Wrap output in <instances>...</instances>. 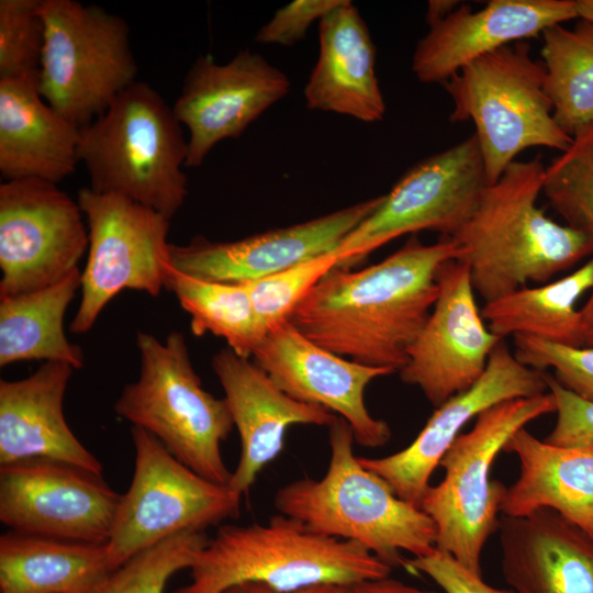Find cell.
<instances>
[{
	"label": "cell",
	"mask_w": 593,
	"mask_h": 593,
	"mask_svg": "<svg viewBox=\"0 0 593 593\" xmlns=\"http://www.w3.org/2000/svg\"><path fill=\"white\" fill-rule=\"evenodd\" d=\"M461 257L449 237L425 245L414 235L374 265L331 269L289 322L336 355L399 372L436 302L440 266Z\"/></svg>",
	"instance_id": "1"
},
{
	"label": "cell",
	"mask_w": 593,
	"mask_h": 593,
	"mask_svg": "<svg viewBox=\"0 0 593 593\" xmlns=\"http://www.w3.org/2000/svg\"><path fill=\"white\" fill-rule=\"evenodd\" d=\"M546 167L538 158L515 160L482 191L468 220L449 238L469 266L484 303L529 282L547 283L593 254L582 231L548 217L537 205Z\"/></svg>",
	"instance_id": "2"
},
{
	"label": "cell",
	"mask_w": 593,
	"mask_h": 593,
	"mask_svg": "<svg viewBox=\"0 0 593 593\" xmlns=\"http://www.w3.org/2000/svg\"><path fill=\"white\" fill-rule=\"evenodd\" d=\"M328 441L324 475L279 488L273 499L277 511L315 533L362 546L392 569L404 567L402 552L413 557L432 552L436 528L430 517L359 462L353 430L339 416L328 426Z\"/></svg>",
	"instance_id": "3"
},
{
	"label": "cell",
	"mask_w": 593,
	"mask_h": 593,
	"mask_svg": "<svg viewBox=\"0 0 593 593\" xmlns=\"http://www.w3.org/2000/svg\"><path fill=\"white\" fill-rule=\"evenodd\" d=\"M172 593H222L242 583L278 591L349 586L390 575L392 568L362 546L315 533L283 514L265 524L222 525Z\"/></svg>",
	"instance_id": "4"
},
{
	"label": "cell",
	"mask_w": 593,
	"mask_h": 593,
	"mask_svg": "<svg viewBox=\"0 0 593 593\" xmlns=\"http://www.w3.org/2000/svg\"><path fill=\"white\" fill-rule=\"evenodd\" d=\"M79 160L90 189L150 208L171 220L188 195V139L172 107L135 81L80 128Z\"/></svg>",
	"instance_id": "5"
},
{
	"label": "cell",
	"mask_w": 593,
	"mask_h": 593,
	"mask_svg": "<svg viewBox=\"0 0 593 593\" xmlns=\"http://www.w3.org/2000/svg\"><path fill=\"white\" fill-rule=\"evenodd\" d=\"M141 372L114 403L115 413L156 437L180 462L199 475L228 484L221 444L234 427L224 399L203 389L184 336L171 332L163 343L138 332Z\"/></svg>",
	"instance_id": "6"
},
{
	"label": "cell",
	"mask_w": 593,
	"mask_h": 593,
	"mask_svg": "<svg viewBox=\"0 0 593 593\" xmlns=\"http://www.w3.org/2000/svg\"><path fill=\"white\" fill-rule=\"evenodd\" d=\"M556 409L549 391L507 400L479 414L473 427L455 439L439 463L444 478L421 504L435 525L438 550L482 575L483 548L499 529L506 490L491 477L494 460L513 434Z\"/></svg>",
	"instance_id": "7"
},
{
	"label": "cell",
	"mask_w": 593,
	"mask_h": 593,
	"mask_svg": "<svg viewBox=\"0 0 593 593\" xmlns=\"http://www.w3.org/2000/svg\"><path fill=\"white\" fill-rule=\"evenodd\" d=\"M545 79L544 63L522 41L473 60L443 85L454 105L449 120L475 126L489 183L526 148L570 147L573 138L553 119Z\"/></svg>",
	"instance_id": "8"
},
{
	"label": "cell",
	"mask_w": 593,
	"mask_h": 593,
	"mask_svg": "<svg viewBox=\"0 0 593 593\" xmlns=\"http://www.w3.org/2000/svg\"><path fill=\"white\" fill-rule=\"evenodd\" d=\"M42 15L45 42L37 90L81 128L137 81L128 25L101 7L76 0H42Z\"/></svg>",
	"instance_id": "9"
},
{
	"label": "cell",
	"mask_w": 593,
	"mask_h": 593,
	"mask_svg": "<svg viewBox=\"0 0 593 593\" xmlns=\"http://www.w3.org/2000/svg\"><path fill=\"white\" fill-rule=\"evenodd\" d=\"M131 435L133 478L121 494L107 541L112 572L171 536L205 532L237 517L243 496L192 471L145 429L133 426Z\"/></svg>",
	"instance_id": "10"
},
{
	"label": "cell",
	"mask_w": 593,
	"mask_h": 593,
	"mask_svg": "<svg viewBox=\"0 0 593 593\" xmlns=\"http://www.w3.org/2000/svg\"><path fill=\"white\" fill-rule=\"evenodd\" d=\"M489 184L477 137L469 136L409 169L381 203L339 243L336 267L350 268L389 242L419 231L451 237Z\"/></svg>",
	"instance_id": "11"
},
{
	"label": "cell",
	"mask_w": 593,
	"mask_h": 593,
	"mask_svg": "<svg viewBox=\"0 0 593 593\" xmlns=\"http://www.w3.org/2000/svg\"><path fill=\"white\" fill-rule=\"evenodd\" d=\"M77 201L89 231L81 271V299L69 329L87 333L122 290L157 296L170 266V220L157 211L112 194L81 188Z\"/></svg>",
	"instance_id": "12"
},
{
	"label": "cell",
	"mask_w": 593,
	"mask_h": 593,
	"mask_svg": "<svg viewBox=\"0 0 593 593\" xmlns=\"http://www.w3.org/2000/svg\"><path fill=\"white\" fill-rule=\"evenodd\" d=\"M78 201L43 179L0 184V298L49 287L74 270L89 247Z\"/></svg>",
	"instance_id": "13"
},
{
	"label": "cell",
	"mask_w": 593,
	"mask_h": 593,
	"mask_svg": "<svg viewBox=\"0 0 593 593\" xmlns=\"http://www.w3.org/2000/svg\"><path fill=\"white\" fill-rule=\"evenodd\" d=\"M121 494L102 475L49 460L0 466V521L11 530L105 544Z\"/></svg>",
	"instance_id": "14"
},
{
	"label": "cell",
	"mask_w": 593,
	"mask_h": 593,
	"mask_svg": "<svg viewBox=\"0 0 593 593\" xmlns=\"http://www.w3.org/2000/svg\"><path fill=\"white\" fill-rule=\"evenodd\" d=\"M437 284L433 310L399 371L400 379L417 387L435 407L469 389L502 340L484 324L466 262H444Z\"/></svg>",
	"instance_id": "15"
},
{
	"label": "cell",
	"mask_w": 593,
	"mask_h": 593,
	"mask_svg": "<svg viewBox=\"0 0 593 593\" xmlns=\"http://www.w3.org/2000/svg\"><path fill=\"white\" fill-rule=\"evenodd\" d=\"M546 392L544 371L519 362L502 339L492 350L481 377L436 407L409 446L388 456L358 457V460L384 480L396 496L421 507L433 472L471 419L504 401Z\"/></svg>",
	"instance_id": "16"
},
{
	"label": "cell",
	"mask_w": 593,
	"mask_h": 593,
	"mask_svg": "<svg viewBox=\"0 0 593 593\" xmlns=\"http://www.w3.org/2000/svg\"><path fill=\"white\" fill-rule=\"evenodd\" d=\"M290 87L282 70L249 49L239 51L226 64L211 55L199 56L172 105L189 132L186 167H199L216 144L240 136Z\"/></svg>",
	"instance_id": "17"
},
{
	"label": "cell",
	"mask_w": 593,
	"mask_h": 593,
	"mask_svg": "<svg viewBox=\"0 0 593 593\" xmlns=\"http://www.w3.org/2000/svg\"><path fill=\"white\" fill-rule=\"evenodd\" d=\"M253 360L291 398L345 419L361 447L380 448L391 439L388 423L369 413L365 391L372 380L393 374L394 369L336 355L310 340L289 321L268 332Z\"/></svg>",
	"instance_id": "18"
},
{
	"label": "cell",
	"mask_w": 593,
	"mask_h": 593,
	"mask_svg": "<svg viewBox=\"0 0 593 593\" xmlns=\"http://www.w3.org/2000/svg\"><path fill=\"white\" fill-rule=\"evenodd\" d=\"M383 195L363 200L309 221L232 242L195 236L170 244V265L186 275L217 282L255 281L334 251Z\"/></svg>",
	"instance_id": "19"
},
{
	"label": "cell",
	"mask_w": 593,
	"mask_h": 593,
	"mask_svg": "<svg viewBox=\"0 0 593 593\" xmlns=\"http://www.w3.org/2000/svg\"><path fill=\"white\" fill-rule=\"evenodd\" d=\"M212 369L239 435V460L227 485L240 495L248 493L257 475L281 454L289 427H328L338 417L291 398L254 360L230 347L212 357Z\"/></svg>",
	"instance_id": "20"
},
{
	"label": "cell",
	"mask_w": 593,
	"mask_h": 593,
	"mask_svg": "<svg viewBox=\"0 0 593 593\" xmlns=\"http://www.w3.org/2000/svg\"><path fill=\"white\" fill-rule=\"evenodd\" d=\"M572 19L575 0H492L479 11L459 4L418 41L412 70L421 82L444 85L473 60Z\"/></svg>",
	"instance_id": "21"
},
{
	"label": "cell",
	"mask_w": 593,
	"mask_h": 593,
	"mask_svg": "<svg viewBox=\"0 0 593 593\" xmlns=\"http://www.w3.org/2000/svg\"><path fill=\"white\" fill-rule=\"evenodd\" d=\"M501 569L515 593H593V539L550 508L501 515Z\"/></svg>",
	"instance_id": "22"
},
{
	"label": "cell",
	"mask_w": 593,
	"mask_h": 593,
	"mask_svg": "<svg viewBox=\"0 0 593 593\" xmlns=\"http://www.w3.org/2000/svg\"><path fill=\"white\" fill-rule=\"evenodd\" d=\"M74 368L45 361L21 380L0 381V466L49 459L102 475L103 467L68 426L63 402Z\"/></svg>",
	"instance_id": "23"
},
{
	"label": "cell",
	"mask_w": 593,
	"mask_h": 593,
	"mask_svg": "<svg viewBox=\"0 0 593 593\" xmlns=\"http://www.w3.org/2000/svg\"><path fill=\"white\" fill-rule=\"evenodd\" d=\"M318 57L304 88L305 104L366 123L381 121L385 102L376 74V46L349 0L318 21Z\"/></svg>",
	"instance_id": "24"
},
{
	"label": "cell",
	"mask_w": 593,
	"mask_h": 593,
	"mask_svg": "<svg viewBox=\"0 0 593 593\" xmlns=\"http://www.w3.org/2000/svg\"><path fill=\"white\" fill-rule=\"evenodd\" d=\"M80 127L40 94L37 80L0 78V174L58 183L75 172Z\"/></svg>",
	"instance_id": "25"
},
{
	"label": "cell",
	"mask_w": 593,
	"mask_h": 593,
	"mask_svg": "<svg viewBox=\"0 0 593 593\" xmlns=\"http://www.w3.org/2000/svg\"><path fill=\"white\" fill-rule=\"evenodd\" d=\"M503 451L519 462V474L506 486L501 515L525 516L550 508L593 539V441L557 446L523 427Z\"/></svg>",
	"instance_id": "26"
},
{
	"label": "cell",
	"mask_w": 593,
	"mask_h": 593,
	"mask_svg": "<svg viewBox=\"0 0 593 593\" xmlns=\"http://www.w3.org/2000/svg\"><path fill=\"white\" fill-rule=\"evenodd\" d=\"M111 572L107 542L0 536V593H96Z\"/></svg>",
	"instance_id": "27"
},
{
	"label": "cell",
	"mask_w": 593,
	"mask_h": 593,
	"mask_svg": "<svg viewBox=\"0 0 593 593\" xmlns=\"http://www.w3.org/2000/svg\"><path fill=\"white\" fill-rule=\"evenodd\" d=\"M81 287V271L32 292L0 298V366L26 360L85 363L80 346L70 343L64 316Z\"/></svg>",
	"instance_id": "28"
},
{
	"label": "cell",
	"mask_w": 593,
	"mask_h": 593,
	"mask_svg": "<svg viewBox=\"0 0 593 593\" xmlns=\"http://www.w3.org/2000/svg\"><path fill=\"white\" fill-rule=\"evenodd\" d=\"M593 289V258L570 275L540 287H523L484 303L488 328L500 339L528 335L582 347L578 300Z\"/></svg>",
	"instance_id": "29"
},
{
	"label": "cell",
	"mask_w": 593,
	"mask_h": 593,
	"mask_svg": "<svg viewBox=\"0 0 593 593\" xmlns=\"http://www.w3.org/2000/svg\"><path fill=\"white\" fill-rule=\"evenodd\" d=\"M541 35L553 119L573 138L593 124V21L580 19L573 29L556 24Z\"/></svg>",
	"instance_id": "30"
},
{
	"label": "cell",
	"mask_w": 593,
	"mask_h": 593,
	"mask_svg": "<svg viewBox=\"0 0 593 593\" xmlns=\"http://www.w3.org/2000/svg\"><path fill=\"white\" fill-rule=\"evenodd\" d=\"M165 289L191 316L195 336L211 333L226 340L237 355L250 358L268 334L260 322L245 283H227L195 278L171 265Z\"/></svg>",
	"instance_id": "31"
},
{
	"label": "cell",
	"mask_w": 593,
	"mask_h": 593,
	"mask_svg": "<svg viewBox=\"0 0 593 593\" xmlns=\"http://www.w3.org/2000/svg\"><path fill=\"white\" fill-rule=\"evenodd\" d=\"M542 192L567 225L584 232L593 244V124L546 167ZM579 313L582 347H593V289Z\"/></svg>",
	"instance_id": "32"
},
{
	"label": "cell",
	"mask_w": 593,
	"mask_h": 593,
	"mask_svg": "<svg viewBox=\"0 0 593 593\" xmlns=\"http://www.w3.org/2000/svg\"><path fill=\"white\" fill-rule=\"evenodd\" d=\"M209 538L202 530L171 536L111 572L96 593H165L169 579L191 569Z\"/></svg>",
	"instance_id": "33"
},
{
	"label": "cell",
	"mask_w": 593,
	"mask_h": 593,
	"mask_svg": "<svg viewBox=\"0 0 593 593\" xmlns=\"http://www.w3.org/2000/svg\"><path fill=\"white\" fill-rule=\"evenodd\" d=\"M44 42L42 0H0V78L37 80Z\"/></svg>",
	"instance_id": "34"
},
{
	"label": "cell",
	"mask_w": 593,
	"mask_h": 593,
	"mask_svg": "<svg viewBox=\"0 0 593 593\" xmlns=\"http://www.w3.org/2000/svg\"><path fill=\"white\" fill-rule=\"evenodd\" d=\"M332 251L275 275L245 282L254 309L269 332L290 316L317 282L338 265Z\"/></svg>",
	"instance_id": "35"
},
{
	"label": "cell",
	"mask_w": 593,
	"mask_h": 593,
	"mask_svg": "<svg viewBox=\"0 0 593 593\" xmlns=\"http://www.w3.org/2000/svg\"><path fill=\"white\" fill-rule=\"evenodd\" d=\"M514 356L523 365L545 371L582 400L593 402V347H574L528 335H514Z\"/></svg>",
	"instance_id": "36"
},
{
	"label": "cell",
	"mask_w": 593,
	"mask_h": 593,
	"mask_svg": "<svg viewBox=\"0 0 593 593\" xmlns=\"http://www.w3.org/2000/svg\"><path fill=\"white\" fill-rule=\"evenodd\" d=\"M344 0H294L276 11L257 32L260 44L291 46L304 38L309 27L320 21Z\"/></svg>",
	"instance_id": "37"
},
{
	"label": "cell",
	"mask_w": 593,
	"mask_h": 593,
	"mask_svg": "<svg viewBox=\"0 0 593 593\" xmlns=\"http://www.w3.org/2000/svg\"><path fill=\"white\" fill-rule=\"evenodd\" d=\"M548 391L556 401L557 421L545 441L569 446L593 441V402L580 399L545 372Z\"/></svg>",
	"instance_id": "38"
},
{
	"label": "cell",
	"mask_w": 593,
	"mask_h": 593,
	"mask_svg": "<svg viewBox=\"0 0 593 593\" xmlns=\"http://www.w3.org/2000/svg\"><path fill=\"white\" fill-rule=\"evenodd\" d=\"M404 568L427 575L444 593H515L488 584L482 575L470 571L451 555L437 548L427 555L406 559Z\"/></svg>",
	"instance_id": "39"
},
{
	"label": "cell",
	"mask_w": 593,
	"mask_h": 593,
	"mask_svg": "<svg viewBox=\"0 0 593 593\" xmlns=\"http://www.w3.org/2000/svg\"><path fill=\"white\" fill-rule=\"evenodd\" d=\"M345 593H439L388 577L365 580L346 588Z\"/></svg>",
	"instance_id": "40"
},
{
	"label": "cell",
	"mask_w": 593,
	"mask_h": 593,
	"mask_svg": "<svg viewBox=\"0 0 593 593\" xmlns=\"http://www.w3.org/2000/svg\"><path fill=\"white\" fill-rule=\"evenodd\" d=\"M346 588L337 585H322L298 591H278L259 583H242L231 586L222 593H345Z\"/></svg>",
	"instance_id": "41"
},
{
	"label": "cell",
	"mask_w": 593,
	"mask_h": 593,
	"mask_svg": "<svg viewBox=\"0 0 593 593\" xmlns=\"http://www.w3.org/2000/svg\"><path fill=\"white\" fill-rule=\"evenodd\" d=\"M459 1L455 0H430L427 3L426 22L430 26L444 20L457 7Z\"/></svg>",
	"instance_id": "42"
},
{
	"label": "cell",
	"mask_w": 593,
	"mask_h": 593,
	"mask_svg": "<svg viewBox=\"0 0 593 593\" xmlns=\"http://www.w3.org/2000/svg\"><path fill=\"white\" fill-rule=\"evenodd\" d=\"M579 19L593 21V0H575Z\"/></svg>",
	"instance_id": "43"
}]
</instances>
